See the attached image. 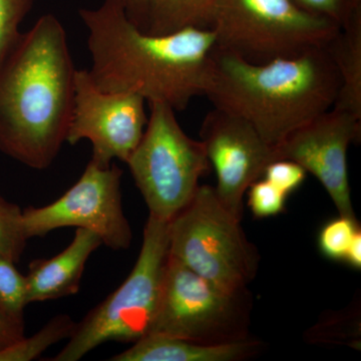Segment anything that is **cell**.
Returning <instances> with one entry per match:
<instances>
[{
    "mask_svg": "<svg viewBox=\"0 0 361 361\" xmlns=\"http://www.w3.org/2000/svg\"><path fill=\"white\" fill-rule=\"evenodd\" d=\"M262 343L253 338L206 345L161 334H149L111 361H241L257 355Z\"/></svg>",
    "mask_w": 361,
    "mask_h": 361,
    "instance_id": "14",
    "label": "cell"
},
{
    "mask_svg": "<svg viewBox=\"0 0 361 361\" xmlns=\"http://www.w3.org/2000/svg\"><path fill=\"white\" fill-rule=\"evenodd\" d=\"M361 139V118L331 108L297 128L275 147L277 160L295 161L326 190L339 216L356 219L349 186L348 152Z\"/></svg>",
    "mask_w": 361,
    "mask_h": 361,
    "instance_id": "11",
    "label": "cell"
},
{
    "mask_svg": "<svg viewBox=\"0 0 361 361\" xmlns=\"http://www.w3.org/2000/svg\"><path fill=\"white\" fill-rule=\"evenodd\" d=\"M27 238L23 227V210L0 195V253L20 262Z\"/></svg>",
    "mask_w": 361,
    "mask_h": 361,
    "instance_id": "19",
    "label": "cell"
},
{
    "mask_svg": "<svg viewBox=\"0 0 361 361\" xmlns=\"http://www.w3.org/2000/svg\"><path fill=\"white\" fill-rule=\"evenodd\" d=\"M248 206L256 218H267L284 212L287 195L264 178L248 188Z\"/></svg>",
    "mask_w": 361,
    "mask_h": 361,
    "instance_id": "23",
    "label": "cell"
},
{
    "mask_svg": "<svg viewBox=\"0 0 361 361\" xmlns=\"http://www.w3.org/2000/svg\"><path fill=\"white\" fill-rule=\"evenodd\" d=\"M77 322L70 315L59 314L51 318L37 334L23 336L20 341L0 350V361H30L37 360L51 346L68 339Z\"/></svg>",
    "mask_w": 361,
    "mask_h": 361,
    "instance_id": "17",
    "label": "cell"
},
{
    "mask_svg": "<svg viewBox=\"0 0 361 361\" xmlns=\"http://www.w3.org/2000/svg\"><path fill=\"white\" fill-rule=\"evenodd\" d=\"M305 13L345 27L361 16V0H292Z\"/></svg>",
    "mask_w": 361,
    "mask_h": 361,
    "instance_id": "21",
    "label": "cell"
},
{
    "mask_svg": "<svg viewBox=\"0 0 361 361\" xmlns=\"http://www.w3.org/2000/svg\"><path fill=\"white\" fill-rule=\"evenodd\" d=\"M128 16L142 32L146 30L149 0H123Z\"/></svg>",
    "mask_w": 361,
    "mask_h": 361,
    "instance_id": "26",
    "label": "cell"
},
{
    "mask_svg": "<svg viewBox=\"0 0 361 361\" xmlns=\"http://www.w3.org/2000/svg\"><path fill=\"white\" fill-rule=\"evenodd\" d=\"M325 49L339 77L334 108L361 118V16L341 28Z\"/></svg>",
    "mask_w": 361,
    "mask_h": 361,
    "instance_id": "15",
    "label": "cell"
},
{
    "mask_svg": "<svg viewBox=\"0 0 361 361\" xmlns=\"http://www.w3.org/2000/svg\"><path fill=\"white\" fill-rule=\"evenodd\" d=\"M77 68L54 14L21 32L0 63V152L26 167H51L66 142Z\"/></svg>",
    "mask_w": 361,
    "mask_h": 361,
    "instance_id": "2",
    "label": "cell"
},
{
    "mask_svg": "<svg viewBox=\"0 0 361 361\" xmlns=\"http://www.w3.org/2000/svg\"><path fill=\"white\" fill-rule=\"evenodd\" d=\"M16 264L0 253V311L14 322L25 324L23 316L28 304L26 280Z\"/></svg>",
    "mask_w": 361,
    "mask_h": 361,
    "instance_id": "18",
    "label": "cell"
},
{
    "mask_svg": "<svg viewBox=\"0 0 361 361\" xmlns=\"http://www.w3.org/2000/svg\"><path fill=\"white\" fill-rule=\"evenodd\" d=\"M122 175L115 164L103 167L90 160L80 179L58 200L23 211L26 238L75 227L96 233L103 245L113 250L130 248L133 231L123 209Z\"/></svg>",
    "mask_w": 361,
    "mask_h": 361,
    "instance_id": "9",
    "label": "cell"
},
{
    "mask_svg": "<svg viewBox=\"0 0 361 361\" xmlns=\"http://www.w3.org/2000/svg\"><path fill=\"white\" fill-rule=\"evenodd\" d=\"M343 262L348 263L349 266L356 270L361 269V231L355 235L351 242Z\"/></svg>",
    "mask_w": 361,
    "mask_h": 361,
    "instance_id": "27",
    "label": "cell"
},
{
    "mask_svg": "<svg viewBox=\"0 0 361 361\" xmlns=\"http://www.w3.org/2000/svg\"><path fill=\"white\" fill-rule=\"evenodd\" d=\"M210 30L218 49L264 63L325 47L341 28L292 0H216Z\"/></svg>",
    "mask_w": 361,
    "mask_h": 361,
    "instance_id": "6",
    "label": "cell"
},
{
    "mask_svg": "<svg viewBox=\"0 0 361 361\" xmlns=\"http://www.w3.org/2000/svg\"><path fill=\"white\" fill-rule=\"evenodd\" d=\"M252 306L248 289L225 290L169 255L149 334L206 345L246 341Z\"/></svg>",
    "mask_w": 361,
    "mask_h": 361,
    "instance_id": "8",
    "label": "cell"
},
{
    "mask_svg": "<svg viewBox=\"0 0 361 361\" xmlns=\"http://www.w3.org/2000/svg\"><path fill=\"white\" fill-rule=\"evenodd\" d=\"M169 256V222L149 215L141 251L127 279L77 322L51 361H78L106 342L134 343L151 331Z\"/></svg>",
    "mask_w": 361,
    "mask_h": 361,
    "instance_id": "4",
    "label": "cell"
},
{
    "mask_svg": "<svg viewBox=\"0 0 361 361\" xmlns=\"http://www.w3.org/2000/svg\"><path fill=\"white\" fill-rule=\"evenodd\" d=\"M149 106L144 135L126 164L149 215L170 222L193 199L211 165L203 144L184 132L172 106L161 102Z\"/></svg>",
    "mask_w": 361,
    "mask_h": 361,
    "instance_id": "7",
    "label": "cell"
},
{
    "mask_svg": "<svg viewBox=\"0 0 361 361\" xmlns=\"http://www.w3.org/2000/svg\"><path fill=\"white\" fill-rule=\"evenodd\" d=\"M307 172L293 161L276 160L266 167L263 177L288 196L305 180Z\"/></svg>",
    "mask_w": 361,
    "mask_h": 361,
    "instance_id": "24",
    "label": "cell"
},
{
    "mask_svg": "<svg viewBox=\"0 0 361 361\" xmlns=\"http://www.w3.org/2000/svg\"><path fill=\"white\" fill-rule=\"evenodd\" d=\"M146 103L135 92H104L94 84L89 71L78 70L66 142L73 146L89 141L90 160L103 167L116 159L126 164L148 123Z\"/></svg>",
    "mask_w": 361,
    "mask_h": 361,
    "instance_id": "10",
    "label": "cell"
},
{
    "mask_svg": "<svg viewBox=\"0 0 361 361\" xmlns=\"http://www.w3.org/2000/svg\"><path fill=\"white\" fill-rule=\"evenodd\" d=\"M25 336V324L11 319L0 311V350Z\"/></svg>",
    "mask_w": 361,
    "mask_h": 361,
    "instance_id": "25",
    "label": "cell"
},
{
    "mask_svg": "<svg viewBox=\"0 0 361 361\" xmlns=\"http://www.w3.org/2000/svg\"><path fill=\"white\" fill-rule=\"evenodd\" d=\"M338 90V73L325 47L253 63L215 45L204 96L214 108L247 121L276 147L334 108Z\"/></svg>",
    "mask_w": 361,
    "mask_h": 361,
    "instance_id": "3",
    "label": "cell"
},
{
    "mask_svg": "<svg viewBox=\"0 0 361 361\" xmlns=\"http://www.w3.org/2000/svg\"><path fill=\"white\" fill-rule=\"evenodd\" d=\"M240 222L221 203L215 187L202 185L169 222V255L220 288L245 291L260 255Z\"/></svg>",
    "mask_w": 361,
    "mask_h": 361,
    "instance_id": "5",
    "label": "cell"
},
{
    "mask_svg": "<svg viewBox=\"0 0 361 361\" xmlns=\"http://www.w3.org/2000/svg\"><path fill=\"white\" fill-rule=\"evenodd\" d=\"M216 0H149L145 32L163 35L185 28H208Z\"/></svg>",
    "mask_w": 361,
    "mask_h": 361,
    "instance_id": "16",
    "label": "cell"
},
{
    "mask_svg": "<svg viewBox=\"0 0 361 361\" xmlns=\"http://www.w3.org/2000/svg\"><path fill=\"white\" fill-rule=\"evenodd\" d=\"M33 0H0V63L20 35V25Z\"/></svg>",
    "mask_w": 361,
    "mask_h": 361,
    "instance_id": "22",
    "label": "cell"
},
{
    "mask_svg": "<svg viewBox=\"0 0 361 361\" xmlns=\"http://www.w3.org/2000/svg\"><path fill=\"white\" fill-rule=\"evenodd\" d=\"M200 141L217 176L215 187L223 206L237 219L243 217L248 188L276 161V149L240 116L214 108L202 122Z\"/></svg>",
    "mask_w": 361,
    "mask_h": 361,
    "instance_id": "12",
    "label": "cell"
},
{
    "mask_svg": "<svg viewBox=\"0 0 361 361\" xmlns=\"http://www.w3.org/2000/svg\"><path fill=\"white\" fill-rule=\"evenodd\" d=\"M102 245L103 242L96 233L78 228L65 250L52 258L33 260L25 275L27 303L77 294L87 260Z\"/></svg>",
    "mask_w": 361,
    "mask_h": 361,
    "instance_id": "13",
    "label": "cell"
},
{
    "mask_svg": "<svg viewBox=\"0 0 361 361\" xmlns=\"http://www.w3.org/2000/svg\"><path fill=\"white\" fill-rule=\"evenodd\" d=\"M361 231L357 219L339 216L323 226L318 236V247L325 257L343 262L355 235Z\"/></svg>",
    "mask_w": 361,
    "mask_h": 361,
    "instance_id": "20",
    "label": "cell"
},
{
    "mask_svg": "<svg viewBox=\"0 0 361 361\" xmlns=\"http://www.w3.org/2000/svg\"><path fill=\"white\" fill-rule=\"evenodd\" d=\"M78 13L87 30L90 75L99 89L135 92L148 104L161 102L176 111L205 94L216 45L212 30L151 35L132 23L123 0H104Z\"/></svg>",
    "mask_w": 361,
    "mask_h": 361,
    "instance_id": "1",
    "label": "cell"
}]
</instances>
